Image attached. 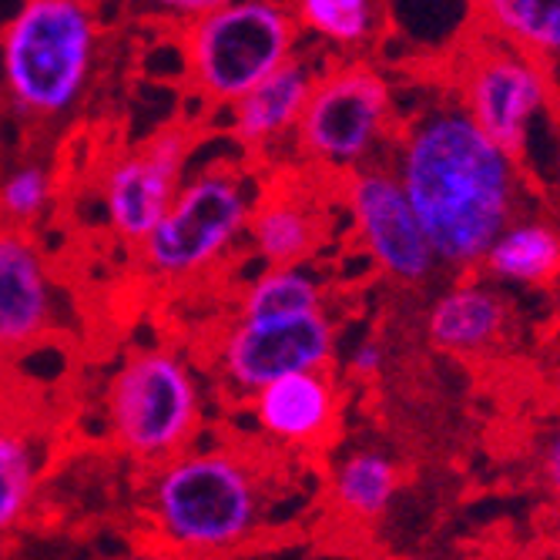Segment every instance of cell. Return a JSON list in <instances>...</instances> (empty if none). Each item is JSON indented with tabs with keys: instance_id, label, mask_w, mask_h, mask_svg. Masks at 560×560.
<instances>
[{
	"instance_id": "obj_17",
	"label": "cell",
	"mask_w": 560,
	"mask_h": 560,
	"mask_svg": "<svg viewBox=\"0 0 560 560\" xmlns=\"http://www.w3.org/2000/svg\"><path fill=\"white\" fill-rule=\"evenodd\" d=\"M480 269L497 285H550L560 279V229L540 215L517 212L487 245Z\"/></svg>"
},
{
	"instance_id": "obj_10",
	"label": "cell",
	"mask_w": 560,
	"mask_h": 560,
	"mask_svg": "<svg viewBox=\"0 0 560 560\" xmlns=\"http://www.w3.org/2000/svg\"><path fill=\"white\" fill-rule=\"evenodd\" d=\"M352 235L373 269L396 285H427L440 262L389 159L336 178Z\"/></svg>"
},
{
	"instance_id": "obj_1",
	"label": "cell",
	"mask_w": 560,
	"mask_h": 560,
	"mask_svg": "<svg viewBox=\"0 0 560 560\" xmlns=\"http://www.w3.org/2000/svg\"><path fill=\"white\" fill-rule=\"evenodd\" d=\"M389 155L440 269H480L493 235L521 212V155L480 131L456 97L399 121Z\"/></svg>"
},
{
	"instance_id": "obj_4",
	"label": "cell",
	"mask_w": 560,
	"mask_h": 560,
	"mask_svg": "<svg viewBox=\"0 0 560 560\" xmlns=\"http://www.w3.org/2000/svg\"><path fill=\"white\" fill-rule=\"evenodd\" d=\"M256 195L259 182L248 165L215 162L185 175L165 215L135 245L141 269L165 285L212 276L245 242Z\"/></svg>"
},
{
	"instance_id": "obj_19",
	"label": "cell",
	"mask_w": 560,
	"mask_h": 560,
	"mask_svg": "<svg viewBox=\"0 0 560 560\" xmlns=\"http://www.w3.org/2000/svg\"><path fill=\"white\" fill-rule=\"evenodd\" d=\"M299 31L336 58H366L386 34V0H289Z\"/></svg>"
},
{
	"instance_id": "obj_25",
	"label": "cell",
	"mask_w": 560,
	"mask_h": 560,
	"mask_svg": "<svg viewBox=\"0 0 560 560\" xmlns=\"http://www.w3.org/2000/svg\"><path fill=\"white\" fill-rule=\"evenodd\" d=\"M537 470H540V483L544 490L560 503V423L544 436L540 453H537Z\"/></svg>"
},
{
	"instance_id": "obj_6",
	"label": "cell",
	"mask_w": 560,
	"mask_h": 560,
	"mask_svg": "<svg viewBox=\"0 0 560 560\" xmlns=\"http://www.w3.org/2000/svg\"><path fill=\"white\" fill-rule=\"evenodd\" d=\"M396 128L393 81L363 58H336L319 71L289 141L305 168L339 178L386 159Z\"/></svg>"
},
{
	"instance_id": "obj_22",
	"label": "cell",
	"mask_w": 560,
	"mask_h": 560,
	"mask_svg": "<svg viewBox=\"0 0 560 560\" xmlns=\"http://www.w3.org/2000/svg\"><path fill=\"white\" fill-rule=\"evenodd\" d=\"M326 305H329V285L313 269V262L262 266L242 285L235 299V316L305 313V310H326Z\"/></svg>"
},
{
	"instance_id": "obj_18",
	"label": "cell",
	"mask_w": 560,
	"mask_h": 560,
	"mask_svg": "<svg viewBox=\"0 0 560 560\" xmlns=\"http://www.w3.org/2000/svg\"><path fill=\"white\" fill-rule=\"evenodd\" d=\"M399 493V464L380 446H355L332 467L329 503L349 524H376Z\"/></svg>"
},
{
	"instance_id": "obj_12",
	"label": "cell",
	"mask_w": 560,
	"mask_h": 560,
	"mask_svg": "<svg viewBox=\"0 0 560 560\" xmlns=\"http://www.w3.org/2000/svg\"><path fill=\"white\" fill-rule=\"evenodd\" d=\"M323 188L326 175L316 168L276 175L269 185H259L245 225V242L259 266L313 262L326 248L332 215Z\"/></svg>"
},
{
	"instance_id": "obj_26",
	"label": "cell",
	"mask_w": 560,
	"mask_h": 560,
	"mask_svg": "<svg viewBox=\"0 0 560 560\" xmlns=\"http://www.w3.org/2000/svg\"><path fill=\"white\" fill-rule=\"evenodd\" d=\"M135 4L148 8V11H155L162 18H172L178 24L191 21V18H201V14H209L215 11L219 4H225V0H135Z\"/></svg>"
},
{
	"instance_id": "obj_3",
	"label": "cell",
	"mask_w": 560,
	"mask_h": 560,
	"mask_svg": "<svg viewBox=\"0 0 560 560\" xmlns=\"http://www.w3.org/2000/svg\"><path fill=\"white\" fill-rule=\"evenodd\" d=\"M101 55L94 0H21L0 31V81L11 108L34 125L71 118Z\"/></svg>"
},
{
	"instance_id": "obj_23",
	"label": "cell",
	"mask_w": 560,
	"mask_h": 560,
	"mask_svg": "<svg viewBox=\"0 0 560 560\" xmlns=\"http://www.w3.org/2000/svg\"><path fill=\"white\" fill-rule=\"evenodd\" d=\"M58 198L55 172L44 162H21L0 178V225L31 229Z\"/></svg>"
},
{
	"instance_id": "obj_24",
	"label": "cell",
	"mask_w": 560,
	"mask_h": 560,
	"mask_svg": "<svg viewBox=\"0 0 560 560\" xmlns=\"http://www.w3.org/2000/svg\"><path fill=\"white\" fill-rule=\"evenodd\" d=\"M386 355L389 352H386L383 339H376V336L360 339L346 355V376L355 383H376L386 370Z\"/></svg>"
},
{
	"instance_id": "obj_5",
	"label": "cell",
	"mask_w": 560,
	"mask_h": 560,
	"mask_svg": "<svg viewBox=\"0 0 560 560\" xmlns=\"http://www.w3.org/2000/svg\"><path fill=\"white\" fill-rule=\"evenodd\" d=\"M105 417L112 443L141 467L182 453L206 427V389L172 346H135L108 380Z\"/></svg>"
},
{
	"instance_id": "obj_11",
	"label": "cell",
	"mask_w": 560,
	"mask_h": 560,
	"mask_svg": "<svg viewBox=\"0 0 560 560\" xmlns=\"http://www.w3.org/2000/svg\"><path fill=\"white\" fill-rule=\"evenodd\" d=\"M195 148V131L185 125H165L144 141L118 151L101 175V206L112 235L125 245H138L165 215L168 201L185 182V168Z\"/></svg>"
},
{
	"instance_id": "obj_9",
	"label": "cell",
	"mask_w": 560,
	"mask_h": 560,
	"mask_svg": "<svg viewBox=\"0 0 560 560\" xmlns=\"http://www.w3.org/2000/svg\"><path fill=\"white\" fill-rule=\"evenodd\" d=\"M453 97L480 131L521 155L553 97V74L524 50L480 34L456 65Z\"/></svg>"
},
{
	"instance_id": "obj_7",
	"label": "cell",
	"mask_w": 560,
	"mask_h": 560,
	"mask_svg": "<svg viewBox=\"0 0 560 560\" xmlns=\"http://www.w3.org/2000/svg\"><path fill=\"white\" fill-rule=\"evenodd\" d=\"M299 34L289 0H225L182 24L185 84L206 108H229L295 55Z\"/></svg>"
},
{
	"instance_id": "obj_16",
	"label": "cell",
	"mask_w": 560,
	"mask_h": 560,
	"mask_svg": "<svg viewBox=\"0 0 560 560\" xmlns=\"http://www.w3.org/2000/svg\"><path fill=\"white\" fill-rule=\"evenodd\" d=\"M506 326H511V305L500 285L490 279H460L430 302L423 336L436 352L467 360L490 352Z\"/></svg>"
},
{
	"instance_id": "obj_21",
	"label": "cell",
	"mask_w": 560,
	"mask_h": 560,
	"mask_svg": "<svg viewBox=\"0 0 560 560\" xmlns=\"http://www.w3.org/2000/svg\"><path fill=\"white\" fill-rule=\"evenodd\" d=\"M44 453L31 427L0 413V540L11 537L37 497Z\"/></svg>"
},
{
	"instance_id": "obj_2",
	"label": "cell",
	"mask_w": 560,
	"mask_h": 560,
	"mask_svg": "<svg viewBox=\"0 0 560 560\" xmlns=\"http://www.w3.org/2000/svg\"><path fill=\"white\" fill-rule=\"evenodd\" d=\"M269 443H191L168 460L144 467L141 521L165 553L232 557L272 530L276 474Z\"/></svg>"
},
{
	"instance_id": "obj_8",
	"label": "cell",
	"mask_w": 560,
	"mask_h": 560,
	"mask_svg": "<svg viewBox=\"0 0 560 560\" xmlns=\"http://www.w3.org/2000/svg\"><path fill=\"white\" fill-rule=\"evenodd\" d=\"M339 326L326 310L235 316L215 342V376L235 399L252 396L276 376L295 370H332Z\"/></svg>"
},
{
	"instance_id": "obj_20",
	"label": "cell",
	"mask_w": 560,
	"mask_h": 560,
	"mask_svg": "<svg viewBox=\"0 0 560 560\" xmlns=\"http://www.w3.org/2000/svg\"><path fill=\"white\" fill-rule=\"evenodd\" d=\"M480 34L511 44L547 71L560 68V0H474Z\"/></svg>"
},
{
	"instance_id": "obj_15",
	"label": "cell",
	"mask_w": 560,
	"mask_h": 560,
	"mask_svg": "<svg viewBox=\"0 0 560 560\" xmlns=\"http://www.w3.org/2000/svg\"><path fill=\"white\" fill-rule=\"evenodd\" d=\"M326 68L323 58L295 55L285 58L272 74H266L256 88H248L229 112V135L245 151V155H266L279 141L292 138V128L305 108L319 71Z\"/></svg>"
},
{
	"instance_id": "obj_14",
	"label": "cell",
	"mask_w": 560,
	"mask_h": 560,
	"mask_svg": "<svg viewBox=\"0 0 560 560\" xmlns=\"http://www.w3.org/2000/svg\"><path fill=\"white\" fill-rule=\"evenodd\" d=\"M58 319V292L44 248L27 229L0 225V360L37 349Z\"/></svg>"
},
{
	"instance_id": "obj_13",
	"label": "cell",
	"mask_w": 560,
	"mask_h": 560,
	"mask_svg": "<svg viewBox=\"0 0 560 560\" xmlns=\"http://www.w3.org/2000/svg\"><path fill=\"white\" fill-rule=\"evenodd\" d=\"M259 440L279 453L323 450L342 417V389L332 370H295L242 399Z\"/></svg>"
}]
</instances>
